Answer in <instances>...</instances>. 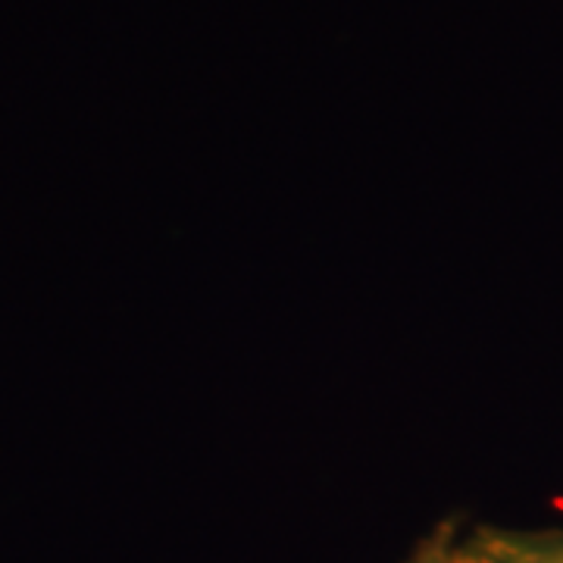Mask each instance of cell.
Wrapping results in <instances>:
<instances>
[{"mask_svg": "<svg viewBox=\"0 0 563 563\" xmlns=\"http://www.w3.org/2000/svg\"><path fill=\"white\" fill-rule=\"evenodd\" d=\"M404 563H461L457 544L451 539V532H435L432 539H426L413 548V554Z\"/></svg>", "mask_w": 563, "mask_h": 563, "instance_id": "6da1fadb", "label": "cell"}]
</instances>
